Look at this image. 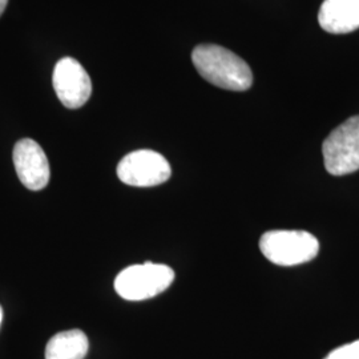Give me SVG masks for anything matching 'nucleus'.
I'll use <instances>...</instances> for the list:
<instances>
[{
	"label": "nucleus",
	"mask_w": 359,
	"mask_h": 359,
	"mask_svg": "<svg viewBox=\"0 0 359 359\" xmlns=\"http://www.w3.org/2000/svg\"><path fill=\"white\" fill-rule=\"evenodd\" d=\"M193 65L210 84L222 90L243 92L253 84L250 67L234 52L216 44H201L192 52Z\"/></svg>",
	"instance_id": "1"
},
{
	"label": "nucleus",
	"mask_w": 359,
	"mask_h": 359,
	"mask_svg": "<svg viewBox=\"0 0 359 359\" xmlns=\"http://www.w3.org/2000/svg\"><path fill=\"white\" fill-rule=\"evenodd\" d=\"M259 249L278 266H295L314 259L320 252L318 240L305 231H270L262 234Z\"/></svg>",
	"instance_id": "2"
},
{
	"label": "nucleus",
	"mask_w": 359,
	"mask_h": 359,
	"mask_svg": "<svg viewBox=\"0 0 359 359\" xmlns=\"http://www.w3.org/2000/svg\"><path fill=\"white\" fill-rule=\"evenodd\" d=\"M175 281V271L168 265L144 262L120 271L115 280L117 294L127 301H144L161 294Z\"/></svg>",
	"instance_id": "3"
},
{
	"label": "nucleus",
	"mask_w": 359,
	"mask_h": 359,
	"mask_svg": "<svg viewBox=\"0 0 359 359\" xmlns=\"http://www.w3.org/2000/svg\"><path fill=\"white\" fill-rule=\"evenodd\" d=\"M322 154L325 168L333 176L359 170V115L334 129L323 142Z\"/></svg>",
	"instance_id": "4"
},
{
	"label": "nucleus",
	"mask_w": 359,
	"mask_h": 359,
	"mask_svg": "<svg viewBox=\"0 0 359 359\" xmlns=\"http://www.w3.org/2000/svg\"><path fill=\"white\" fill-rule=\"evenodd\" d=\"M172 175V168L163 154L149 149L135 151L123 157L117 165V176L124 184L149 188L164 184Z\"/></svg>",
	"instance_id": "5"
},
{
	"label": "nucleus",
	"mask_w": 359,
	"mask_h": 359,
	"mask_svg": "<svg viewBox=\"0 0 359 359\" xmlns=\"http://www.w3.org/2000/svg\"><path fill=\"white\" fill-rule=\"evenodd\" d=\"M52 83L59 100L69 109H77L90 100L92 93L90 77L81 65L72 57H65L56 63Z\"/></svg>",
	"instance_id": "6"
},
{
	"label": "nucleus",
	"mask_w": 359,
	"mask_h": 359,
	"mask_svg": "<svg viewBox=\"0 0 359 359\" xmlns=\"http://www.w3.org/2000/svg\"><path fill=\"white\" fill-rule=\"evenodd\" d=\"M13 165L20 182L29 191L44 189L51 176L48 158L38 142L23 139L13 148Z\"/></svg>",
	"instance_id": "7"
},
{
	"label": "nucleus",
	"mask_w": 359,
	"mask_h": 359,
	"mask_svg": "<svg viewBox=\"0 0 359 359\" xmlns=\"http://www.w3.org/2000/svg\"><path fill=\"white\" fill-rule=\"evenodd\" d=\"M318 22L326 32L335 35L358 29L359 0H325Z\"/></svg>",
	"instance_id": "8"
},
{
	"label": "nucleus",
	"mask_w": 359,
	"mask_h": 359,
	"mask_svg": "<svg viewBox=\"0 0 359 359\" xmlns=\"http://www.w3.org/2000/svg\"><path fill=\"white\" fill-rule=\"evenodd\" d=\"M90 348L81 330H67L53 335L46 347V359H84Z\"/></svg>",
	"instance_id": "9"
},
{
	"label": "nucleus",
	"mask_w": 359,
	"mask_h": 359,
	"mask_svg": "<svg viewBox=\"0 0 359 359\" xmlns=\"http://www.w3.org/2000/svg\"><path fill=\"white\" fill-rule=\"evenodd\" d=\"M323 359H359V339L344 346L337 347Z\"/></svg>",
	"instance_id": "10"
},
{
	"label": "nucleus",
	"mask_w": 359,
	"mask_h": 359,
	"mask_svg": "<svg viewBox=\"0 0 359 359\" xmlns=\"http://www.w3.org/2000/svg\"><path fill=\"white\" fill-rule=\"evenodd\" d=\"M7 4H8V0H0V16L4 13Z\"/></svg>",
	"instance_id": "11"
},
{
	"label": "nucleus",
	"mask_w": 359,
	"mask_h": 359,
	"mask_svg": "<svg viewBox=\"0 0 359 359\" xmlns=\"http://www.w3.org/2000/svg\"><path fill=\"white\" fill-rule=\"evenodd\" d=\"M1 321H3V309L0 306V326H1Z\"/></svg>",
	"instance_id": "12"
}]
</instances>
